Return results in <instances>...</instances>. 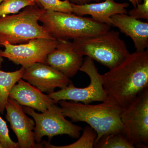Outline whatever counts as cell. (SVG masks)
<instances>
[{
  "label": "cell",
  "mask_w": 148,
  "mask_h": 148,
  "mask_svg": "<svg viewBox=\"0 0 148 148\" xmlns=\"http://www.w3.org/2000/svg\"><path fill=\"white\" fill-rule=\"evenodd\" d=\"M108 102L122 109L148 88V50L130 53L115 68L101 75Z\"/></svg>",
  "instance_id": "6da1fadb"
},
{
  "label": "cell",
  "mask_w": 148,
  "mask_h": 148,
  "mask_svg": "<svg viewBox=\"0 0 148 148\" xmlns=\"http://www.w3.org/2000/svg\"><path fill=\"white\" fill-rule=\"evenodd\" d=\"M58 103L66 117L73 121L86 123L96 131L97 137L95 143L108 134H125L124 127L120 118L123 109L112 103L102 102L93 105L65 100Z\"/></svg>",
  "instance_id": "7a4b0ae2"
},
{
  "label": "cell",
  "mask_w": 148,
  "mask_h": 148,
  "mask_svg": "<svg viewBox=\"0 0 148 148\" xmlns=\"http://www.w3.org/2000/svg\"><path fill=\"white\" fill-rule=\"evenodd\" d=\"M39 21L55 40L89 38L104 34L111 29V26L108 24L73 13L46 11Z\"/></svg>",
  "instance_id": "3957f363"
},
{
  "label": "cell",
  "mask_w": 148,
  "mask_h": 148,
  "mask_svg": "<svg viewBox=\"0 0 148 148\" xmlns=\"http://www.w3.org/2000/svg\"><path fill=\"white\" fill-rule=\"evenodd\" d=\"M46 11L36 4L18 13L0 17V45L5 42L20 44L36 38L54 39L38 23Z\"/></svg>",
  "instance_id": "277c9868"
},
{
  "label": "cell",
  "mask_w": 148,
  "mask_h": 148,
  "mask_svg": "<svg viewBox=\"0 0 148 148\" xmlns=\"http://www.w3.org/2000/svg\"><path fill=\"white\" fill-rule=\"evenodd\" d=\"M77 52L111 69L118 66L130 54L119 33L109 30L98 36L73 40Z\"/></svg>",
  "instance_id": "5b68a950"
},
{
  "label": "cell",
  "mask_w": 148,
  "mask_h": 148,
  "mask_svg": "<svg viewBox=\"0 0 148 148\" xmlns=\"http://www.w3.org/2000/svg\"><path fill=\"white\" fill-rule=\"evenodd\" d=\"M24 112L34 119L35 141L41 142L43 137L47 136L49 140L56 136L66 135L77 139L81 135L82 128L67 120L61 107L53 104L41 113H38L34 109L24 106Z\"/></svg>",
  "instance_id": "8992f818"
},
{
  "label": "cell",
  "mask_w": 148,
  "mask_h": 148,
  "mask_svg": "<svg viewBox=\"0 0 148 148\" xmlns=\"http://www.w3.org/2000/svg\"><path fill=\"white\" fill-rule=\"evenodd\" d=\"M79 71L87 74L90 78L88 86L79 88L72 82L61 90L48 94L55 103L61 100L82 102L88 104L93 102H108V98L103 88L101 75L98 72L94 60L86 56L84 60Z\"/></svg>",
  "instance_id": "52a82bcc"
},
{
  "label": "cell",
  "mask_w": 148,
  "mask_h": 148,
  "mask_svg": "<svg viewBox=\"0 0 148 148\" xmlns=\"http://www.w3.org/2000/svg\"><path fill=\"white\" fill-rule=\"evenodd\" d=\"M121 119L125 134L135 148H148V88L123 109Z\"/></svg>",
  "instance_id": "ba28073f"
},
{
  "label": "cell",
  "mask_w": 148,
  "mask_h": 148,
  "mask_svg": "<svg viewBox=\"0 0 148 148\" xmlns=\"http://www.w3.org/2000/svg\"><path fill=\"white\" fill-rule=\"evenodd\" d=\"M57 42L48 38L34 39L18 45L5 42L0 45L5 48L0 50V56L25 69L35 63H45L47 55L55 48Z\"/></svg>",
  "instance_id": "9c48e42d"
},
{
  "label": "cell",
  "mask_w": 148,
  "mask_h": 148,
  "mask_svg": "<svg viewBox=\"0 0 148 148\" xmlns=\"http://www.w3.org/2000/svg\"><path fill=\"white\" fill-rule=\"evenodd\" d=\"M5 118L15 133L21 148H43L41 143H36L34 138L35 122L27 116L23 107L12 98H9L5 106Z\"/></svg>",
  "instance_id": "30bf717a"
},
{
  "label": "cell",
  "mask_w": 148,
  "mask_h": 148,
  "mask_svg": "<svg viewBox=\"0 0 148 148\" xmlns=\"http://www.w3.org/2000/svg\"><path fill=\"white\" fill-rule=\"evenodd\" d=\"M21 79L48 94L57 88H64L72 82L61 72L43 63H35L25 68Z\"/></svg>",
  "instance_id": "8fae6325"
},
{
  "label": "cell",
  "mask_w": 148,
  "mask_h": 148,
  "mask_svg": "<svg viewBox=\"0 0 148 148\" xmlns=\"http://www.w3.org/2000/svg\"><path fill=\"white\" fill-rule=\"evenodd\" d=\"M55 48L49 53L45 63L70 78L79 71L83 56L77 52L69 40H57Z\"/></svg>",
  "instance_id": "7c38bea8"
},
{
  "label": "cell",
  "mask_w": 148,
  "mask_h": 148,
  "mask_svg": "<svg viewBox=\"0 0 148 148\" xmlns=\"http://www.w3.org/2000/svg\"><path fill=\"white\" fill-rule=\"evenodd\" d=\"M73 13L78 16L90 15L100 23L112 26L111 17L117 14H127L128 3H117L114 0H104L102 2L90 3L83 5L71 3Z\"/></svg>",
  "instance_id": "4fadbf2b"
},
{
  "label": "cell",
  "mask_w": 148,
  "mask_h": 148,
  "mask_svg": "<svg viewBox=\"0 0 148 148\" xmlns=\"http://www.w3.org/2000/svg\"><path fill=\"white\" fill-rule=\"evenodd\" d=\"M22 106L29 107L41 112H45L53 104H56L48 94H44L39 89L21 79L11 90L9 97Z\"/></svg>",
  "instance_id": "5bb4252c"
},
{
  "label": "cell",
  "mask_w": 148,
  "mask_h": 148,
  "mask_svg": "<svg viewBox=\"0 0 148 148\" xmlns=\"http://www.w3.org/2000/svg\"><path fill=\"white\" fill-rule=\"evenodd\" d=\"M112 26L130 37L136 52L145 51L148 48V23L127 15L117 14L111 17Z\"/></svg>",
  "instance_id": "9a60e30c"
},
{
  "label": "cell",
  "mask_w": 148,
  "mask_h": 148,
  "mask_svg": "<svg viewBox=\"0 0 148 148\" xmlns=\"http://www.w3.org/2000/svg\"><path fill=\"white\" fill-rule=\"evenodd\" d=\"M25 69H21L15 71L6 72L0 69V113L3 114L6 104L11 90L14 85L21 79Z\"/></svg>",
  "instance_id": "2e32d148"
},
{
  "label": "cell",
  "mask_w": 148,
  "mask_h": 148,
  "mask_svg": "<svg viewBox=\"0 0 148 148\" xmlns=\"http://www.w3.org/2000/svg\"><path fill=\"white\" fill-rule=\"evenodd\" d=\"M97 137V132L88 125L84 127L82 135L79 137L78 140L71 145L62 146H54L45 141L43 142L42 144L43 148H92L94 147Z\"/></svg>",
  "instance_id": "e0dca14e"
},
{
  "label": "cell",
  "mask_w": 148,
  "mask_h": 148,
  "mask_svg": "<svg viewBox=\"0 0 148 148\" xmlns=\"http://www.w3.org/2000/svg\"><path fill=\"white\" fill-rule=\"evenodd\" d=\"M94 148H135L122 133H111L103 136L94 144Z\"/></svg>",
  "instance_id": "ac0fdd59"
},
{
  "label": "cell",
  "mask_w": 148,
  "mask_h": 148,
  "mask_svg": "<svg viewBox=\"0 0 148 148\" xmlns=\"http://www.w3.org/2000/svg\"><path fill=\"white\" fill-rule=\"evenodd\" d=\"M36 4L39 5L37 0H3L0 3V17L18 13L25 8Z\"/></svg>",
  "instance_id": "d6986e66"
},
{
  "label": "cell",
  "mask_w": 148,
  "mask_h": 148,
  "mask_svg": "<svg viewBox=\"0 0 148 148\" xmlns=\"http://www.w3.org/2000/svg\"><path fill=\"white\" fill-rule=\"evenodd\" d=\"M39 5L46 11L72 13L71 3L68 0H37Z\"/></svg>",
  "instance_id": "ffe728a7"
},
{
  "label": "cell",
  "mask_w": 148,
  "mask_h": 148,
  "mask_svg": "<svg viewBox=\"0 0 148 148\" xmlns=\"http://www.w3.org/2000/svg\"><path fill=\"white\" fill-rule=\"evenodd\" d=\"M0 143L3 148H19L18 143L11 139L6 123L0 116Z\"/></svg>",
  "instance_id": "44dd1931"
},
{
  "label": "cell",
  "mask_w": 148,
  "mask_h": 148,
  "mask_svg": "<svg viewBox=\"0 0 148 148\" xmlns=\"http://www.w3.org/2000/svg\"><path fill=\"white\" fill-rule=\"evenodd\" d=\"M128 15L137 19L148 20V0H143V3H140L136 7L130 10L128 12Z\"/></svg>",
  "instance_id": "7402d4cb"
},
{
  "label": "cell",
  "mask_w": 148,
  "mask_h": 148,
  "mask_svg": "<svg viewBox=\"0 0 148 148\" xmlns=\"http://www.w3.org/2000/svg\"><path fill=\"white\" fill-rule=\"evenodd\" d=\"M71 3L76 5H83L92 2H99L102 0H68Z\"/></svg>",
  "instance_id": "603a6c76"
},
{
  "label": "cell",
  "mask_w": 148,
  "mask_h": 148,
  "mask_svg": "<svg viewBox=\"0 0 148 148\" xmlns=\"http://www.w3.org/2000/svg\"><path fill=\"white\" fill-rule=\"evenodd\" d=\"M132 4L133 7H136V6L140 3H142L143 0H128Z\"/></svg>",
  "instance_id": "cb8c5ba5"
},
{
  "label": "cell",
  "mask_w": 148,
  "mask_h": 148,
  "mask_svg": "<svg viewBox=\"0 0 148 148\" xmlns=\"http://www.w3.org/2000/svg\"><path fill=\"white\" fill-rule=\"evenodd\" d=\"M1 50V49H0ZM4 61L3 58L1 56H0V69L1 68L2 66V64Z\"/></svg>",
  "instance_id": "d4e9b609"
},
{
  "label": "cell",
  "mask_w": 148,
  "mask_h": 148,
  "mask_svg": "<svg viewBox=\"0 0 148 148\" xmlns=\"http://www.w3.org/2000/svg\"><path fill=\"white\" fill-rule=\"evenodd\" d=\"M0 148H3L2 146L1 145V143H0Z\"/></svg>",
  "instance_id": "484cf974"
},
{
  "label": "cell",
  "mask_w": 148,
  "mask_h": 148,
  "mask_svg": "<svg viewBox=\"0 0 148 148\" xmlns=\"http://www.w3.org/2000/svg\"><path fill=\"white\" fill-rule=\"evenodd\" d=\"M3 1V0H0V3H1Z\"/></svg>",
  "instance_id": "4316f807"
}]
</instances>
